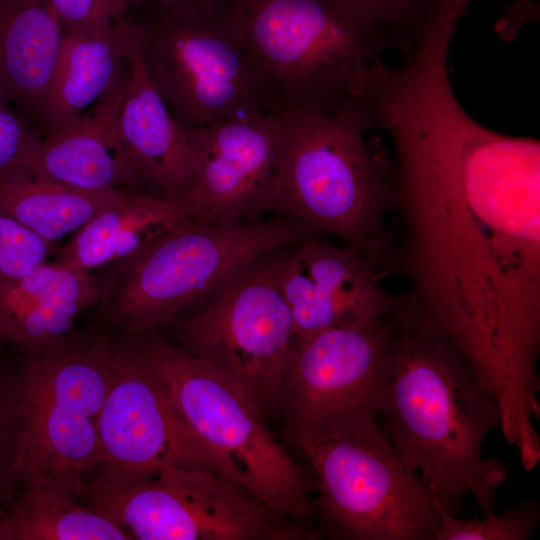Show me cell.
<instances>
[{
  "instance_id": "obj_1",
  "label": "cell",
  "mask_w": 540,
  "mask_h": 540,
  "mask_svg": "<svg viewBox=\"0 0 540 540\" xmlns=\"http://www.w3.org/2000/svg\"><path fill=\"white\" fill-rule=\"evenodd\" d=\"M407 227L392 273L405 310L447 339L501 401L539 387L540 143L519 138L460 171L398 175Z\"/></svg>"
},
{
  "instance_id": "obj_2",
  "label": "cell",
  "mask_w": 540,
  "mask_h": 540,
  "mask_svg": "<svg viewBox=\"0 0 540 540\" xmlns=\"http://www.w3.org/2000/svg\"><path fill=\"white\" fill-rule=\"evenodd\" d=\"M375 414L402 459L447 512L460 516L470 496L482 515L494 511L508 469L498 459L484 458L483 444L500 427L499 403L478 386L447 339L401 312Z\"/></svg>"
},
{
  "instance_id": "obj_3",
  "label": "cell",
  "mask_w": 540,
  "mask_h": 540,
  "mask_svg": "<svg viewBox=\"0 0 540 540\" xmlns=\"http://www.w3.org/2000/svg\"><path fill=\"white\" fill-rule=\"evenodd\" d=\"M281 132L269 212L312 225L356 249L387 275L395 241L387 216L397 208L395 158L362 102L334 114L277 113Z\"/></svg>"
},
{
  "instance_id": "obj_4",
  "label": "cell",
  "mask_w": 540,
  "mask_h": 540,
  "mask_svg": "<svg viewBox=\"0 0 540 540\" xmlns=\"http://www.w3.org/2000/svg\"><path fill=\"white\" fill-rule=\"evenodd\" d=\"M233 11L275 113L334 114L360 101L384 48L406 45L337 0H233Z\"/></svg>"
},
{
  "instance_id": "obj_5",
  "label": "cell",
  "mask_w": 540,
  "mask_h": 540,
  "mask_svg": "<svg viewBox=\"0 0 540 540\" xmlns=\"http://www.w3.org/2000/svg\"><path fill=\"white\" fill-rule=\"evenodd\" d=\"M116 342L102 332L74 331L20 353L17 490L38 485L82 495L99 462V422Z\"/></svg>"
},
{
  "instance_id": "obj_6",
  "label": "cell",
  "mask_w": 540,
  "mask_h": 540,
  "mask_svg": "<svg viewBox=\"0 0 540 540\" xmlns=\"http://www.w3.org/2000/svg\"><path fill=\"white\" fill-rule=\"evenodd\" d=\"M124 338L189 427L231 464L243 486L278 514L309 525L314 472L310 465L302 466L291 458L270 431L257 402L158 329Z\"/></svg>"
},
{
  "instance_id": "obj_7",
  "label": "cell",
  "mask_w": 540,
  "mask_h": 540,
  "mask_svg": "<svg viewBox=\"0 0 540 540\" xmlns=\"http://www.w3.org/2000/svg\"><path fill=\"white\" fill-rule=\"evenodd\" d=\"M130 18L148 78L182 128L275 113L240 38L233 0L215 6L144 0Z\"/></svg>"
},
{
  "instance_id": "obj_8",
  "label": "cell",
  "mask_w": 540,
  "mask_h": 540,
  "mask_svg": "<svg viewBox=\"0 0 540 540\" xmlns=\"http://www.w3.org/2000/svg\"><path fill=\"white\" fill-rule=\"evenodd\" d=\"M315 233L322 232L289 217L229 224L183 219L144 251L109 268L103 309L126 334L159 330L246 261Z\"/></svg>"
},
{
  "instance_id": "obj_9",
  "label": "cell",
  "mask_w": 540,
  "mask_h": 540,
  "mask_svg": "<svg viewBox=\"0 0 540 540\" xmlns=\"http://www.w3.org/2000/svg\"><path fill=\"white\" fill-rule=\"evenodd\" d=\"M316 477L313 519L335 540H436L438 500L376 418L301 451Z\"/></svg>"
},
{
  "instance_id": "obj_10",
  "label": "cell",
  "mask_w": 540,
  "mask_h": 540,
  "mask_svg": "<svg viewBox=\"0 0 540 540\" xmlns=\"http://www.w3.org/2000/svg\"><path fill=\"white\" fill-rule=\"evenodd\" d=\"M296 244L246 261L200 303L160 329L242 387L266 416L277 411L280 379L294 338L280 277Z\"/></svg>"
},
{
  "instance_id": "obj_11",
  "label": "cell",
  "mask_w": 540,
  "mask_h": 540,
  "mask_svg": "<svg viewBox=\"0 0 540 540\" xmlns=\"http://www.w3.org/2000/svg\"><path fill=\"white\" fill-rule=\"evenodd\" d=\"M81 496L140 540H305L319 530L284 517L212 470L167 466L139 478L95 474Z\"/></svg>"
},
{
  "instance_id": "obj_12",
  "label": "cell",
  "mask_w": 540,
  "mask_h": 540,
  "mask_svg": "<svg viewBox=\"0 0 540 540\" xmlns=\"http://www.w3.org/2000/svg\"><path fill=\"white\" fill-rule=\"evenodd\" d=\"M398 314L293 338L277 411L300 451L376 418Z\"/></svg>"
},
{
  "instance_id": "obj_13",
  "label": "cell",
  "mask_w": 540,
  "mask_h": 540,
  "mask_svg": "<svg viewBox=\"0 0 540 540\" xmlns=\"http://www.w3.org/2000/svg\"><path fill=\"white\" fill-rule=\"evenodd\" d=\"M167 466L212 470L243 486L231 464L189 427L129 340L117 336L93 473L139 478Z\"/></svg>"
},
{
  "instance_id": "obj_14",
  "label": "cell",
  "mask_w": 540,
  "mask_h": 540,
  "mask_svg": "<svg viewBox=\"0 0 540 540\" xmlns=\"http://www.w3.org/2000/svg\"><path fill=\"white\" fill-rule=\"evenodd\" d=\"M194 179L178 205L205 224L252 222L270 210L281 123L277 113L183 128Z\"/></svg>"
},
{
  "instance_id": "obj_15",
  "label": "cell",
  "mask_w": 540,
  "mask_h": 540,
  "mask_svg": "<svg viewBox=\"0 0 540 540\" xmlns=\"http://www.w3.org/2000/svg\"><path fill=\"white\" fill-rule=\"evenodd\" d=\"M327 236L315 233L297 243L282 269L280 286L294 337L392 317L405 304V294L383 286L384 271Z\"/></svg>"
},
{
  "instance_id": "obj_16",
  "label": "cell",
  "mask_w": 540,
  "mask_h": 540,
  "mask_svg": "<svg viewBox=\"0 0 540 540\" xmlns=\"http://www.w3.org/2000/svg\"><path fill=\"white\" fill-rule=\"evenodd\" d=\"M127 80L128 65L114 88L82 116L45 134L23 167L40 179L81 190L146 192L143 189L148 185L117 131Z\"/></svg>"
},
{
  "instance_id": "obj_17",
  "label": "cell",
  "mask_w": 540,
  "mask_h": 540,
  "mask_svg": "<svg viewBox=\"0 0 540 540\" xmlns=\"http://www.w3.org/2000/svg\"><path fill=\"white\" fill-rule=\"evenodd\" d=\"M127 57L128 80L117 116L118 135L145 183L161 198L179 205L194 179L191 151L183 128L148 78L133 23Z\"/></svg>"
},
{
  "instance_id": "obj_18",
  "label": "cell",
  "mask_w": 540,
  "mask_h": 540,
  "mask_svg": "<svg viewBox=\"0 0 540 540\" xmlns=\"http://www.w3.org/2000/svg\"><path fill=\"white\" fill-rule=\"evenodd\" d=\"M101 291L100 275L56 261L0 285V344L25 353L67 337L77 318L95 307Z\"/></svg>"
},
{
  "instance_id": "obj_19",
  "label": "cell",
  "mask_w": 540,
  "mask_h": 540,
  "mask_svg": "<svg viewBox=\"0 0 540 540\" xmlns=\"http://www.w3.org/2000/svg\"><path fill=\"white\" fill-rule=\"evenodd\" d=\"M64 38L51 0H0V95L41 131Z\"/></svg>"
},
{
  "instance_id": "obj_20",
  "label": "cell",
  "mask_w": 540,
  "mask_h": 540,
  "mask_svg": "<svg viewBox=\"0 0 540 540\" xmlns=\"http://www.w3.org/2000/svg\"><path fill=\"white\" fill-rule=\"evenodd\" d=\"M131 36L129 15L103 31L65 33L43 110L45 134L74 122L114 88L128 65Z\"/></svg>"
},
{
  "instance_id": "obj_21",
  "label": "cell",
  "mask_w": 540,
  "mask_h": 540,
  "mask_svg": "<svg viewBox=\"0 0 540 540\" xmlns=\"http://www.w3.org/2000/svg\"><path fill=\"white\" fill-rule=\"evenodd\" d=\"M184 219L179 206L158 195L129 192L78 229L56 262L91 272L147 249Z\"/></svg>"
},
{
  "instance_id": "obj_22",
  "label": "cell",
  "mask_w": 540,
  "mask_h": 540,
  "mask_svg": "<svg viewBox=\"0 0 540 540\" xmlns=\"http://www.w3.org/2000/svg\"><path fill=\"white\" fill-rule=\"evenodd\" d=\"M128 193L81 190L40 179L20 167L0 176V213L53 244L120 203Z\"/></svg>"
},
{
  "instance_id": "obj_23",
  "label": "cell",
  "mask_w": 540,
  "mask_h": 540,
  "mask_svg": "<svg viewBox=\"0 0 540 540\" xmlns=\"http://www.w3.org/2000/svg\"><path fill=\"white\" fill-rule=\"evenodd\" d=\"M116 521L76 498L28 486L0 507V540H129Z\"/></svg>"
},
{
  "instance_id": "obj_24",
  "label": "cell",
  "mask_w": 540,
  "mask_h": 540,
  "mask_svg": "<svg viewBox=\"0 0 540 540\" xmlns=\"http://www.w3.org/2000/svg\"><path fill=\"white\" fill-rule=\"evenodd\" d=\"M440 526L436 540H528L540 523V504L524 500L483 517L463 519L439 503Z\"/></svg>"
},
{
  "instance_id": "obj_25",
  "label": "cell",
  "mask_w": 540,
  "mask_h": 540,
  "mask_svg": "<svg viewBox=\"0 0 540 540\" xmlns=\"http://www.w3.org/2000/svg\"><path fill=\"white\" fill-rule=\"evenodd\" d=\"M20 434V384L18 361L10 362L0 352V507L18 490L14 466Z\"/></svg>"
},
{
  "instance_id": "obj_26",
  "label": "cell",
  "mask_w": 540,
  "mask_h": 540,
  "mask_svg": "<svg viewBox=\"0 0 540 540\" xmlns=\"http://www.w3.org/2000/svg\"><path fill=\"white\" fill-rule=\"evenodd\" d=\"M52 244L0 213V285L17 280L47 262Z\"/></svg>"
},
{
  "instance_id": "obj_27",
  "label": "cell",
  "mask_w": 540,
  "mask_h": 540,
  "mask_svg": "<svg viewBox=\"0 0 540 540\" xmlns=\"http://www.w3.org/2000/svg\"><path fill=\"white\" fill-rule=\"evenodd\" d=\"M143 1L51 0V4L65 33H91L108 29Z\"/></svg>"
},
{
  "instance_id": "obj_28",
  "label": "cell",
  "mask_w": 540,
  "mask_h": 540,
  "mask_svg": "<svg viewBox=\"0 0 540 540\" xmlns=\"http://www.w3.org/2000/svg\"><path fill=\"white\" fill-rule=\"evenodd\" d=\"M364 21L380 27L400 41L420 26L429 0H337Z\"/></svg>"
},
{
  "instance_id": "obj_29",
  "label": "cell",
  "mask_w": 540,
  "mask_h": 540,
  "mask_svg": "<svg viewBox=\"0 0 540 540\" xmlns=\"http://www.w3.org/2000/svg\"><path fill=\"white\" fill-rule=\"evenodd\" d=\"M43 133L0 95V176L24 166Z\"/></svg>"
},
{
  "instance_id": "obj_30",
  "label": "cell",
  "mask_w": 540,
  "mask_h": 540,
  "mask_svg": "<svg viewBox=\"0 0 540 540\" xmlns=\"http://www.w3.org/2000/svg\"><path fill=\"white\" fill-rule=\"evenodd\" d=\"M164 4L169 5H180V4H199V5H209V6H215V5H221L228 0H157Z\"/></svg>"
}]
</instances>
